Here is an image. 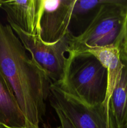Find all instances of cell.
I'll use <instances>...</instances> for the list:
<instances>
[{"label":"cell","mask_w":127,"mask_h":128,"mask_svg":"<svg viewBox=\"0 0 127 128\" xmlns=\"http://www.w3.org/2000/svg\"><path fill=\"white\" fill-rule=\"evenodd\" d=\"M0 70L11 86L31 128H39L46 114L52 82L36 62L10 25L0 22Z\"/></svg>","instance_id":"6da1fadb"},{"label":"cell","mask_w":127,"mask_h":128,"mask_svg":"<svg viewBox=\"0 0 127 128\" xmlns=\"http://www.w3.org/2000/svg\"><path fill=\"white\" fill-rule=\"evenodd\" d=\"M107 70L97 58L86 52H70L64 77L59 84L62 91L91 106L104 102Z\"/></svg>","instance_id":"7a4b0ae2"},{"label":"cell","mask_w":127,"mask_h":128,"mask_svg":"<svg viewBox=\"0 0 127 128\" xmlns=\"http://www.w3.org/2000/svg\"><path fill=\"white\" fill-rule=\"evenodd\" d=\"M127 13V0H107L87 28L72 36L69 52L87 48L117 46Z\"/></svg>","instance_id":"3957f363"},{"label":"cell","mask_w":127,"mask_h":128,"mask_svg":"<svg viewBox=\"0 0 127 128\" xmlns=\"http://www.w3.org/2000/svg\"><path fill=\"white\" fill-rule=\"evenodd\" d=\"M31 58L45 72L52 84H59L63 80L67 66L73 34L69 32L57 42H44L38 35L27 34L14 26H10Z\"/></svg>","instance_id":"277c9868"},{"label":"cell","mask_w":127,"mask_h":128,"mask_svg":"<svg viewBox=\"0 0 127 128\" xmlns=\"http://www.w3.org/2000/svg\"><path fill=\"white\" fill-rule=\"evenodd\" d=\"M49 98L75 128H110L109 118L103 104L88 106L64 92L54 84H51Z\"/></svg>","instance_id":"5b68a950"},{"label":"cell","mask_w":127,"mask_h":128,"mask_svg":"<svg viewBox=\"0 0 127 128\" xmlns=\"http://www.w3.org/2000/svg\"><path fill=\"white\" fill-rule=\"evenodd\" d=\"M75 0H41L37 35L45 43L57 42L70 32L71 16Z\"/></svg>","instance_id":"8992f818"},{"label":"cell","mask_w":127,"mask_h":128,"mask_svg":"<svg viewBox=\"0 0 127 128\" xmlns=\"http://www.w3.org/2000/svg\"><path fill=\"white\" fill-rule=\"evenodd\" d=\"M40 4L41 0H0V8L6 12L10 26L34 35H37Z\"/></svg>","instance_id":"52a82bcc"},{"label":"cell","mask_w":127,"mask_h":128,"mask_svg":"<svg viewBox=\"0 0 127 128\" xmlns=\"http://www.w3.org/2000/svg\"><path fill=\"white\" fill-rule=\"evenodd\" d=\"M86 52L91 54L97 58L98 61L107 70V90L105 100L103 104L107 111L108 118V107L112 93L118 82L123 68V62L121 58L120 51L116 46H108L104 47L87 48L79 52Z\"/></svg>","instance_id":"ba28073f"},{"label":"cell","mask_w":127,"mask_h":128,"mask_svg":"<svg viewBox=\"0 0 127 128\" xmlns=\"http://www.w3.org/2000/svg\"><path fill=\"white\" fill-rule=\"evenodd\" d=\"M0 124L9 128H31L8 82L0 70Z\"/></svg>","instance_id":"9c48e42d"},{"label":"cell","mask_w":127,"mask_h":128,"mask_svg":"<svg viewBox=\"0 0 127 128\" xmlns=\"http://www.w3.org/2000/svg\"><path fill=\"white\" fill-rule=\"evenodd\" d=\"M123 68L109 102L110 128H127V57L122 58Z\"/></svg>","instance_id":"30bf717a"},{"label":"cell","mask_w":127,"mask_h":128,"mask_svg":"<svg viewBox=\"0 0 127 128\" xmlns=\"http://www.w3.org/2000/svg\"><path fill=\"white\" fill-rule=\"evenodd\" d=\"M107 1V0H75L70 24L73 23L80 26L85 25L86 28Z\"/></svg>","instance_id":"8fae6325"},{"label":"cell","mask_w":127,"mask_h":128,"mask_svg":"<svg viewBox=\"0 0 127 128\" xmlns=\"http://www.w3.org/2000/svg\"><path fill=\"white\" fill-rule=\"evenodd\" d=\"M51 102V105L53 109L54 110L60 122H61V126L62 128H75L74 125L73 124L70 120L65 116L64 113L62 112V110L56 105L54 102L50 101Z\"/></svg>","instance_id":"7c38bea8"},{"label":"cell","mask_w":127,"mask_h":128,"mask_svg":"<svg viewBox=\"0 0 127 128\" xmlns=\"http://www.w3.org/2000/svg\"><path fill=\"white\" fill-rule=\"evenodd\" d=\"M117 46L120 51L121 55H123L127 51V13L122 34L120 36Z\"/></svg>","instance_id":"4fadbf2b"},{"label":"cell","mask_w":127,"mask_h":128,"mask_svg":"<svg viewBox=\"0 0 127 128\" xmlns=\"http://www.w3.org/2000/svg\"><path fill=\"white\" fill-rule=\"evenodd\" d=\"M42 128H62L61 126L56 128H52L49 122H42Z\"/></svg>","instance_id":"5bb4252c"},{"label":"cell","mask_w":127,"mask_h":128,"mask_svg":"<svg viewBox=\"0 0 127 128\" xmlns=\"http://www.w3.org/2000/svg\"><path fill=\"white\" fill-rule=\"evenodd\" d=\"M121 57H122V58H125V57H127V51H126L125 53L123 54V55H121Z\"/></svg>","instance_id":"9a60e30c"},{"label":"cell","mask_w":127,"mask_h":128,"mask_svg":"<svg viewBox=\"0 0 127 128\" xmlns=\"http://www.w3.org/2000/svg\"><path fill=\"white\" fill-rule=\"evenodd\" d=\"M0 128H9L6 127V126H3V125L2 124H0Z\"/></svg>","instance_id":"2e32d148"},{"label":"cell","mask_w":127,"mask_h":128,"mask_svg":"<svg viewBox=\"0 0 127 128\" xmlns=\"http://www.w3.org/2000/svg\"></svg>","instance_id":"e0dca14e"}]
</instances>
